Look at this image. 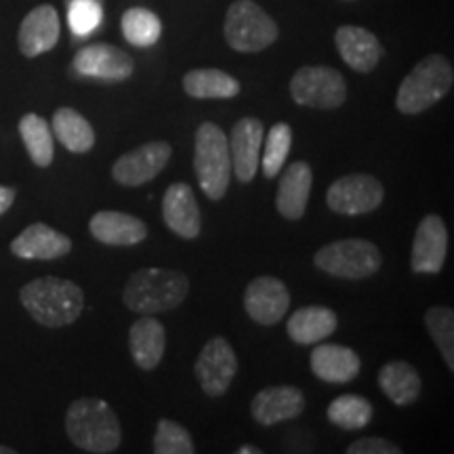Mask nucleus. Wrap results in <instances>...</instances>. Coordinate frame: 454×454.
I'll list each match as a JSON object with an SVG mask.
<instances>
[{
    "instance_id": "obj_1",
    "label": "nucleus",
    "mask_w": 454,
    "mask_h": 454,
    "mask_svg": "<svg viewBox=\"0 0 454 454\" xmlns=\"http://www.w3.org/2000/svg\"><path fill=\"white\" fill-rule=\"evenodd\" d=\"M27 314L44 328H64L78 320L84 309V293L76 282L44 276L27 282L20 291Z\"/></svg>"
},
{
    "instance_id": "obj_2",
    "label": "nucleus",
    "mask_w": 454,
    "mask_h": 454,
    "mask_svg": "<svg viewBox=\"0 0 454 454\" xmlns=\"http://www.w3.org/2000/svg\"><path fill=\"white\" fill-rule=\"evenodd\" d=\"M66 434L76 448L90 454L116 452L122 427L116 412L101 397H78L66 412Z\"/></svg>"
},
{
    "instance_id": "obj_3",
    "label": "nucleus",
    "mask_w": 454,
    "mask_h": 454,
    "mask_svg": "<svg viewBox=\"0 0 454 454\" xmlns=\"http://www.w3.org/2000/svg\"><path fill=\"white\" fill-rule=\"evenodd\" d=\"M190 293V278L184 271L167 268H144L130 274L122 301L141 316L168 314L184 303Z\"/></svg>"
},
{
    "instance_id": "obj_4",
    "label": "nucleus",
    "mask_w": 454,
    "mask_h": 454,
    "mask_svg": "<svg viewBox=\"0 0 454 454\" xmlns=\"http://www.w3.org/2000/svg\"><path fill=\"white\" fill-rule=\"evenodd\" d=\"M454 72L450 61L444 55L431 53L423 57L406 78L402 81L395 95V107L406 116L427 112L438 101L450 93Z\"/></svg>"
},
{
    "instance_id": "obj_5",
    "label": "nucleus",
    "mask_w": 454,
    "mask_h": 454,
    "mask_svg": "<svg viewBox=\"0 0 454 454\" xmlns=\"http://www.w3.org/2000/svg\"><path fill=\"white\" fill-rule=\"evenodd\" d=\"M194 170L208 200L219 202L231 179V156L227 135L215 122H202L194 137Z\"/></svg>"
},
{
    "instance_id": "obj_6",
    "label": "nucleus",
    "mask_w": 454,
    "mask_h": 454,
    "mask_svg": "<svg viewBox=\"0 0 454 454\" xmlns=\"http://www.w3.org/2000/svg\"><path fill=\"white\" fill-rule=\"evenodd\" d=\"M225 41L238 53H261L280 36V27L254 0H234L225 13Z\"/></svg>"
},
{
    "instance_id": "obj_7",
    "label": "nucleus",
    "mask_w": 454,
    "mask_h": 454,
    "mask_svg": "<svg viewBox=\"0 0 454 454\" xmlns=\"http://www.w3.org/2000/svg\"><path fill=\"white\" fill-rule=\"evenodd\" d=\"M314 265L333 278L364 280L381 270L383 254L377 244L364 238L334 240L314 254Z\"/></svg>"
},
{
    "instance_id": "obj_8",
    "label": "nucleus",
    "mask_w": 454,
    "mask_h": 454,
    "mask_svg": "<svg viewBox=\"0 0 454 454\" xmlns=\"http://www.w3.org/2000/svg\"><path fill=\"white\" fill-rule=\"evenodd\" d=\"M291 98L311 110H339L348 101V82L328 66H303L291 78Z\"/></svg>"
},
{
    "instance_id": "obj_9",
    "label": "nucleus",
    "mask_w": 454,
    "mask_h": 454,
    "mask_svg": "<svg viewBox=\"0 0 454 454\" xmlns=\"http://www.w3.org/2000/svg\"><path fill=\"white\" fill-rule=\"evenodd\" d=\"M383 200V184L368 173H351L339 177L326 192L328 208L337 215H348V217L377 211Z\"/></svg>"
},
{
    "instance_id": "obj_10",
    "label": "nucleus",
    "mask_w": 454,
    "mask_h": 454,
    "mask_svg": "<svg viewBox=\"0 0 454 454\" xmlns=\"http://www.w3.org/2000/svg\"><path fill=\"white\" fill-rule=\"evenodd\" d=\"M194 372L202 391L221 397L231 387L238 372V356L225 337H213L204 345L194 364Z\"/></svg>"
},
{
    "instance_id": "obj_11",
    "label": "nucleus",
    "mask_w": 454,
    "mask_h": 454,
    "mask_svg": "<svg viewBox=\"0 0 454 454\" xmlns=\"http://www.w3.org/2000/svg\"><path fill=\"white\" fill-rule=\"evenodd\" d=\"M173 156L168 141H147L114 162L112 177L124 187H139L156 179Z\"/></svg>"
},
{
    "instance_id": "obj_12",
    "label": "nucleus",
    "mask_w": 454,
    "mask_h": 454,
    "mask_svg": "<svg viewBox=\"0 0 454 454\" xmlns=\"http://www.w3.org/2000/svg\"><path fill=\"white\" fill-rule=\"evenodd\" d=\"M72 67L81 76L95 78V81L122 82L133 76L135 61L127 51L114 47V44L95 43L82 47L74 55Z\"/></svg>"
},
{
    "instance_id": "obj_13",
    "label": "nucleus",
    "mask_w": 454,
    "mask_h": 454,
    "mask_svg": "<svg viewBox=\"0 0 454 454\" xmlns=\"http://www.w3.org/2000/svg\"><path fill=\"white\" fill-rule=\"evenodd\" d=\"M291 308L286 284L274 276H259L244 291V311L261 326H274Z\"/></svg>"
},
{
    "instance_id": "obj_14",
    "label": "nucleus",
    "mask_w": 454,
    "mask_h": 454,
    "mask_svg": "<svg viewBox=\"0 0 454 454\" xmlns=\"http://www.w3.org/2000/svg\"><path fill=\"white\" fill-rule=\"evenodd\" d=\"M448 254V230L440 215H427L414 231L411 270L414 274H440Z\"/></svg>"
},
{
    "instance_id": "obj_15",
    "label": "nucleus",
    "mask_w": 454,
    "mask_h": 454,
    "mask_svg": "<svg viewBox=\"0 0 454 454\" xmlns=\"http://www.w3.org/2000/svg\"><path fill=\"white\" fill-rule=\"evenodd\" d=\"M263 122L259 118L247 116L234 124L230 135L231 168L240 184H251L257 177L261 144H263Z\"/></svg>"
},
{
    "instance_id": "obj_16",
    "label": "nucleus",
    "mask_w": 454,
    "mask_h": 454,
    "mask_svg": "<svg viewBox=\"0 0 454 454\" xmlns=\"http://www.w3.org/2000/svg\"><path fill=\"white\" fill-rule=\"evenodd\" d=\"M162 219L173 234L185 240H196L202 231V215L198 200L187 184H173L167 187L162 198Z\"/></svg>"
},
{
    "instance_id": "obj_17",
    "label": "nucleus",
    "mask_w": 454,
    "mask_h": 454,
    "mask_svg": "<svg viewBox=\"0 0 454 454\" xmlns=\"http://www.w3.org/2000/svg\"><path fill=\"white\" fill-rule=\"evenodd\" d=\"M59 15L53 4H38L21 21L20 32H17V44H20L21 55L27 59L47 53L55 49L59 43Z\"/></svg>"
},
{
    "instance_id": "obj_18",
    "label": "nucleus",
    "mask_w": 454,
    "mask_h": 454,
    "mask_svg": "<svg viewBox=\"0 0 454 454\" xmlns=\"http://www.w3.org/2000/svg\"><path fill=\"white\" fill-rule=\"evenodd\" d=\"M305 394L294 385H274L261 389L251 402L253 419L263 427L291 421L305 411Z\"/></svg>"
},
{
    "instance_id": "obj_19",
    "label": "nucleus",
    "mask_w": 454,
    "mask_h": 454,
    "mask_svg": "<svg viewBox=\"0 0 454 454\" xmlns=\"http://www.w3.org/2000/svg\"><path fill=\"white\" fill-rule=\"evenodd\" d=\"M314 185V173L305 160H294L288 164L278 181L276 208L284 219L299 221L308 211V202Z\"/></svg>"
},
{
    "instance_id": "obj_20",
    "label": "nucleus",
    "mask_w": 454,
    "mask_h": 454,
    "mask_svg": "<svg viewBox=\"0 0 454 454\" xmlns=\"http://www.w3.org/2000/svg\"><path fill=\"white\" fill-rule=\"evenodd\" d=\"M72 251V240L47 223L27 225L11 242V253L26 261H53Z\"/></svg>"
},
{
    "instance_id": "obj_21",
    "label": "nucleus",
    "mask_w": 454,
    "mask_h": 454,
    "mask_svg": "<svg viewBox=\"0 0 454 454\" xmlns=\"http://www.w3.org/2000/svg\"><path fill=\"white\" fill-rule=\"evenodd\" d=\"M334 44H337L340 59L360 74H371L383 57L379 38L360 26H340L334 34Z\"/></svg>"
},
{
    "instance_id": "obj_22",
    "label": "nucleus",
    "mask_w": 454,
    "mask_h": 454,
    "mask_svg": "<svg viewBox=\"0 0 454 454\" xmlns=\"http://www.w3.org/2000/svg\"><path fill=\"white\" fill-rule=\"evenodd\" d=\"M309 368L325 383H351L360 374L362 360L351 348L339 343H316L309 356Z\"/></svg>"
},
{
    "instance_id": "obj_23",
    "label": "nucleus",
    "mask_w": 454,
    "mask_h": 454,
    "mask_svg": "<svg viewBox=\"0 0 454 454\" xmlns=\"http://www.w3.org/2000/svg\"><path fill=\"white\" fill-rule=\"evenodd\" d=\"M90 236L107 247H135L147 238V225L139 217L121 211H99L89 221Z\"/></svg>"
},
{
    "instance_id": "obj_24",
    "label": "nucleus",
    "mask_w": 454,
    "mask_h": 454,
    "mask_svg": "<svg viewBox=\"0 0 454 454\" xmlns=\"http://www.w3.org/2000/svg\"><path fill=\"white\" fill-rule=\"evenodd\" d=\"M129 349L141 371H154L167 349V331L154 316H141L129 328Z\"/></svg>"
},
{
    "instance_id": "obj_25",
    "label": "nucleus",
    "mask_w": 454,
    "mask_h": 454,
    "mask_svg": "<svg viewBox=\"0 0 454 454\" xmlns=\"http://www.w3.org/2000/svg\"><path fill=\"white\" fill-rule=\"evenodd\" d=\"M339 317L325 305H305L288 317L286 333L297 345H316L337 331Z\"/></svg>"
},
{
    "instance_id": "obj_26",
    "label": "nucleus",
    "mask_w": 454,
    "mask_h": 454,
    "mask_svg": "<svg viewBox=\"0 0 454 454\" xmlns=\"http://www.w3.org/2000/svg\"><path fill=\"white\" fill-rule=\"evenodd\" d=\"M377 381L395 406H412L423 391L421 374L406 360H391L383 364Z\"/></svg>"
},
{
    "instance_id": "obj_27",
    "label": "nucleus",
    "mask_w": 454,
    "mask_h": 454,
    "mask_svg": "<svg viewBox=\"0 0 454 454\" xmlns=\"http://www.w3.org/2000/svg\"><path fill=\"white\" fill-rule=\"evenodd\" d=\"M51 130L59 144L66 147L72 154H87L95 145V130L90 122L76 112L74 107H59L53 114V122H51Z\"/></svg>"
},
{
    "instance_id": "obj_28",
    "label": "nucleus",
    "mask_w": 454,
    "mask_h": 454,
    "mask_svg": "<svg viewBox=\"0 0 454 454\" xmlns=\"http://www.w3.org/2000/svg\"><path fill=\"white\" fill-rule=\"evenodd\" d=\"M184 90L194 99H231L240 95L242 84L227 72L200 67L185 74Z\"/></svg>"
},
{
    "instance_id": "obj_29",
    "label": "nucleus",
    "mask_w": 454,
    "mask_h": 454,
    "mask_svg": "<svg viewBox=\"0 0 454 454\" xmlns=\"http://www.w3.org/2000/svg\"><path fill=\"white\" fill-rule=\"evenodd\" d=\"M20 135L27 154H30V160L38 168L51 167V162L55 158V141L51 124L43 116L30 112L20 121Z\"/></svg>"
},
{
    "instance_id": "obj_30",
    "label": "nucleus",
    "mask_w": 454,
    "mask_h": 454,
    "mask_svg": "<svg viewBox=\"0 0 454 454\" xmlns=\"http://www.w3.org/2000/svg\"><path fill=\"white\" fill-rule=\"evenodd\" d=\"M374 408L366 397L357 394H345L334 397V400L328 404L326 417L334 427L345 429V431H357L364 429L368 423L372 421Z\"/></svg>"
},
{
    "instance_id": "obj_31",
    "label": "nucleus",
    "mask_w": 454,
    "mask_h": 454,
    "mask_svg": "<svg viewBox=\"0 0 454 454\" xmlns=\"http://www.w3.org/2000/svg\"><path fill=\"white\" fill-rule=\"evenodd\" d=\"M122 36L133 47H152L160 41L162 36V21L154 11L144 7H133L122 15Z\"/></svg>"
},
{
    "instance_id": "obj_32",
    "label": "nucleus",
    "mask_w": 454,
    "mask_h": 454,
    "mask_svg": "<svg viewBox=\"0 0 454 454\" xmlns=\"http://www.w3.org/2000/svg\"><path fill=\"white\" fill-rule=\"evenodd\" d=\"M425 326L444 357L448 371H454V311L446 305H434L425 311Z\"/></svg>"
},
{
    "instance_id": "obj_33",
    "label": "nucleus",
    "mask_w": 454,
    "mask_h": 454,
    "mask_svg": "<svg viewBox=\"0 0 454 454\" xmlns=\"http://www.w3.org/2000/svg\"><path fill=\"white\" fill-rule=\"evenodd\" d=\"M293 145V129L286 122H276L270 129L268 141H265L263 160H261V170L268 179L278 177V173L284 168Z\"/></svg>"
},
{
    "instance_id": "obj_34",
    "label": "nucleus",
    "mask_w": 454,
    "mask_h": 454,
    "mask_svg": "<svg viewBox=\"0 0 454 454\" xmlns=\"http://www.w3.org/2000/svg\"><path fill=\"white\" fill-rule=\"evenodd\" d=\"M104 21V0H70L67 24L76 38H87Z\"/></svg>"
},
{
    "instance_id": "obj_35",
    "label": "nucleus",
    "mask_w": 454,
    "mask_h": 454,
    "mask_svg": "<svg viewBox=\"0 0 454 454\" xmlns=\"http://www.w3.org/2000/svg\"><path fill=\"white\" fill-rule=\"evenodd\" d=\"M154 452L156 454H194V438L184 425L170 419H160L154 434Z\"/></svg>"
},
{
    "instance_id": "obj_36",
    "label": "nucleus",
    "mask_w": 454,
    "mask_h": 454,
    "mask_svg": "<svg viewBox=\"0 0 454 454\" xmlns=\"http://www.w3.org/2000/svg\"><path fill=\"white\" fill-rule=\"evenodd\" d=\"M348 454H402V448L383 438H362L351 442Z\"/></svg>"
},
{
    "instance_id": "obj_37",
    "label": "nucleus",
    "mask_w": 454,
    "mask_h": 454,
    "mask_svg": "<svg viewBox=\"0 0 454 454\" xmlns=\"http://www.w3.org/2000/svg\"><path fill=\"white\" fill-rule=\"evenodd\" d=\"M15 196H17V192L13 190V187L0 185V217H3V215L7 213L11 207H13Z\"/></svg>"
},
{
    "instance_id": "obj_38",
    "label": "nucleus",
    "mask_w": 454,
    "mask_h": 454,
    "mask_svg": "<svg viewBox=\"0 0 454 454\" xmlns=\"http://www.w3.org/2000/svg\"><path fill=\"white\" fill-rule=\"evenodd\" d=\"M238 454H261V448H257V446H242V448H238Z\"/></svg>"
},
{
    "instance_id": "obj_39",
    "label": "nucleus",
    "mask_w": 454,
    "mask_h": 454,
    "mask_svg": "<svg viewBox=\"0 0 454 454\" xmlns=\"http://www.w3.org/2000/svg\"><path fill=\"white\" fill-rule=\"evenodd\" d=\"M0 454H17L15 448H9V446H0Z\"/></svg>"
},
{
    "instance_id": "obj_40",
    "label": "nucleus",
    "mask_w": 454,
    "mask_h": 454,
    "mask_svg": "<svg viewBox=\"0 0 454 454\" xmlns=\"http://www.w3.org/2000/svg\"><path fill=\"white\" fill-rule=\"evenodd\" d=\"M343 3H356V0H343Z\"/></svg>"
},
{
    "instance_id": "obj_41",
    "label": "nucleus",
    "mask_w": 454,
    "mask_h": 454,
    "mask_svg": "<svg viewBox=\"0 0 454 454\" xmlns=\"http://www.w3.org/2000/svg\"><path fill=\"white\" fill-rule=\"evenodd\" d=\"M67 3H70V0H66V4H67Z\"/></svg>"
}]
</instances>
